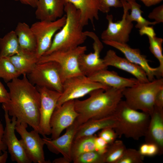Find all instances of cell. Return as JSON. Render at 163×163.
Wrapping results in <instances>:
<instances>
[{
  "mask_svg": "<svg viewBox=\"0 0 163 163\" xmlns=\"http://www.w3.org/2000/svg\"><path fill=\"white\" fill-rule=\"evenodd\" d=\"M10 101L2 104V108L17 121L27 124L40 134L39 128L40 96L37 87L27 75L21 79H14L7 83Z\"/></svg>",
  "mask_w": 163,
  "mask_h": 163,
  "instance_id": "cell-1",
  "label": "cell"
},
{
  "mask_svg": "<svg viewBox=\"0 0 163 163\" xmlns=\"http://www.w3.org/2000/svg\"><path fill=\"white\" fill-rule=\"evenodd\" d=\"M123 89L110 87L94 90L87 98L74 100L75 107L79 114L75 120L79 126L91 119L103 118L113 114L123 97Z\"/></svg>",
  "mask_w": 163,
  "mask_h": 163,
  "instance_id": "cell-2",
  "label": "cell"
},
{
  "mask_svg": "<svg viewBox=\"0 0 163 163\" xmlns=\"http://www.w3.org/2000/svg\"><path fill=\"white\" fill-rule=\"evenodd\" d=\"M64 11L66 16V22L55 34L50 48L43 56L56 51L75 48L84 43L88 37L83 30L84 27L80 21L79 11L72 3L67 2Z\"/></svg>",
  "mask_w": 163,
  "mask_h": 163,
  "instance_id": "cell-3",
  "label": "cell"
},
{
  "mask_svg": "<svg viewBox=\"0 0 163 163\" xmlns=\"http://www.w3.org/2000/svg\"><path fill=\"white\" fill-rule=\"evenodd\" d=\"M113 114L117 119V126L114 129L117 137L124 135L138 140L144 136L150 120L149 114L132 109L125 101L121 100Z\"/></svg>",
  "mask_w": 163,
  "mask_h": 163,
  "instance_id": "cell-4",
  "label": "cell"
},
{
  "mask_svg": "<svg viewBox=\"0 0 163 163\" xmlns=\"http://www.w3.org/2000/svg\"><path fill=\"white\" fill-rule=\"evenodd\" d=\"M162 88L163 79L159 78L148 82H139L131 87L125 88L123 94L129 107L141 110L150 116L154 110L155 96Z\"/></svg>",
  "mask_w": 163,
  "mask_h": 163,
  "instance_id": "cell-5",
  "label": "cell"
},
{
  "mask_svg": "<svg viewBox=\"0 0 163 163\" xmlns=\"http://www.w3.org/2000/svg\"><path fill=\"white\" fill-rule=\"evenodd\" d=\"M87 50L86 46H79L75 48L66 51L58 50L41 57L37 63L53 61L57 63L60 69L62 80L63 82L69 78L83 75L78 64L80 56Z\"/></svg>",
  "mask_w": 163,
  "mask_h": 163,
  "instance_id": "cell-6",
  "label": "cell"
},
{
  "mask_svg": "<svg viewBox=\"0 0 163 163\" xmlns=\"http://www.w3.org/2000/svg\"><path fill=\"white\" fill-rule=\"evenodd\" d=\"M27 77L37 87H45L62 93L63 82L59 64L55 62L37 63Z\"/></svg>",
  "mask_w": 163,
  "mask_h": 163,
  "instance_id": "cell-7",
  "label": "cell"
},
{
  "mask_svg": "<svg viewBox=\"0 0 163 163\" xmlns=\"http://www.w3.org/2000/svg\"><path fill=\"white\" fill-rule=\"evenodd\" d=\"M110 87L90 80L83 75L74 76L64 81L62 90L56 107L67 101L82 97L98 89H106Z\"/></svg>",
  "mask_w": 163,
  "mask_h": 163,
  "instance_id": "cell-8",
  "label": "cell"
},
{
  "mask_svg": "<svg viewBox=\"0 0 163 163\" xmlns=\"http://www.w3.org/2000/svg\"><path fill=\"white\" fill-rule=\"evenodd\" d=\"M28 125L17 121L15 130L20 135L19 140L28 158L34 163H50L46 160L43 147L45 145L40 133L33 129L30 132L27 131Z\"/></svg>",
  "mask_w": 163,
  "mask_h": 163,
  "instance_id": "cell-9",
  "label": "cell"
},
{
  "mask_svg": "<svg viewBox=\"0 0 163 163\" xmlns=\"http://www.w3.org/2000/svg\"><path fill=\"white\" fill-rule=\"evenodd\" d=\"M66 19L65 14L54 21H39L31 25L37 40L36 54L38 59L49 49L55 34L63 26Z\"/></svg>",
  "mask_w": 163,
  "mask_h": 163,
  "instance_id": "cell-10",
  "label": "cell"
},
{
  "mask_svg": "<svg viewBox=\"0 0 163 163\" xmlns=\"http://www.w3.org/2000/svg\"><path fill=\"white\" fill-rule=\"evenodd\" d=\"M120 0L123 9L122 19L117 22H114L112 15L107 14L106 18L108 24L107 28L101 33V38L102 40L127 43L129 40V34L133 26L132 22L126 18L130 6L126 0Z\"/></svg>",
  "mask_w": 163,
  "mask_h": 163,
  "instance_id": "cell-11",
  "label": "cell"
},
{
  "mask_svg": "<svg viewBox=\"0 0 163 163\" xmlns=\"http://www.w3.org/2000/svg\"><path fill=\"white\" fill-rule=\"evenodd\" d=\"M84 33L93 40L94 52L82 54L79 57L78 64L82 74L88 77L101 70L107 69L108 66L103 59L100 58V54L104 46L98 37L92 31H85Z\"/></svg>",
  "mask_w": 163,
  "mask_h": 163,
  "instance_id": "cell-12",
  "label": "cell"
},
{
  "mask_svg": "<svg viewBox=\"0 0 163 163\" xmlns=\"http://www.w3.org/2000/svg\"><path fill=\"white\" fill-rule=\"evenodd\" d=\"M37 87L40 96V134L44 137L51 135V118L61 93L45 87Z\"/></svg>",
  "mask_w": 163,
  "mask_h": 163,
  "instance_id": "cell-13",
  "label": "cell"
},
{
  "mask_svg": "<svg viewBox=\"0 0 163 163\" xmlns=\"http://www.w3.org/2000/svg\"><path fill=\"white\" fill-rule=\"evenodd\" d=\"M79 115L75 109L74 100L67 101L56 107L50 123L51 138L54 139L60 136L65 129L73 123Z\"/></svg>",
  "mask_w": 163,
  "mask_h": 163,
  "instance_id": "cell-14",
  "label": "cell"
},
{
  "mask_svg": "<svg viewBox=\"0 0 163 163\" xmlns=\"http://www.w3.org/2000/svg\"><path fill=\"white\" fill-rule=\"evenodd\" d=\"M4 111L5 126L3 139L11 160L18 163H32L26 155L20 140L15 135L16 118L13 116L11 119L8 112L6 110Z\"/></svg>",
  "mask_w": 163,
  "mask_h": 163,
  "instance_id": "cell-15",
  "label": "cell"
},
{
  "mask_svg": "<svg viewBox=\"0 0 163 163\" xmlns=\"http://www.w3.org/2000/svg\"><path fill=\"white\" fill-rule=\"evenodd\" d=\"M79 126L75 121L67 128L65 133L54 139L47 137L43 138L49 150L56 154H61L69 163L72 161L71 150L75 136Z\"/></svg>",
  "mask_w": 163,
  "mask_h": 163,
  "instance_id": "cell-16",
  "label": "cell"
},
{
  "mask_svg": "<svg viewBox=\"0 0 163 163\" xmlns=\"http://www.w3.org/2000/svg\"><path fill=\"white\" fill-rule=\"evenodd\" d=\"M102 42L104 44L119 50L129 61L140 66L145 72L149 81L155 79V76L158 77V67H151L146 56L141 53L139 49L132 48L127 43L108 40H102Z\"/></svg>",
  "mask_w": 163,
  "mask_h": 163,
  "instance_id": "cell-17",
  "label": "cell"
},
{
  "mask_svg": "<svg viewBox=\"0 0 163 163\" xmlns=\"http://www.w3.org/2000/svg\"><path fill=\"white\" fill-rule=\"evenodd\" d=\"M103 59L108 67L113 66L127 72L133 75L140 83L149 82L145 72L140 66L118 56L113 50H108Z\"/></svg>",
  "mask_w": 163,
  "mask_h": 163,
  "instance_id": "cell-18",
  "label": "cell"
},
{
  "mask_svg": "<svg viewBox=\"0 0 163 163\" xmlns=\"http://www.w3.org/2000/svg\"><path fill=\"white\" fill-rule=\"evenodd\" d=\"M149 124L144 136L146 143H153L158 148L159 154L163 152V109L154 107Z\"/></svg>",
  "mask_w": 163,
  "mask_h": 163,
  "instance_id": "cell-19",
  "label": "cell"
},
{
  "mask_svg": "<svg viewBox=\"0 0 163 163\" xmlns=\"http://www.w3.org/2000/svg\"><path fill=\"white\" fill-rule=\"evenodd\" d=\"M65 0H37L35 15L39 21H53L63 15Z\"/></svg>",
  "mask_w": 163,
  "mask_h": 163,
  "instance_id": "cell-20",
  "label": "cell"
},
{
  "mask_svg": "<svg viewBox=\"0 0 163 163\" xmlns=\"http://www.w3.org/2000/svg\"><path fill=\"white\" fill-rule=\"evenodd\" d=\"M88 77L92 81L118 89L131 87L140 82L136 78L123 77L115 72L107 69L98 71Z\"/></svg>",
  "mask_w": 163,
  "mask_h": 163,
  "instance_id": "cell-21",
  "label": "cell"
},
{
  "mask_svg": "<svg viewBox=\"0 0 163 163\" xmlns=\"http://www.w3.org/2000/svg\"><path fill=\"white\" fill-rule=\"evenodd\" d=\"M117 119L113 114L102 118L89 120L78 127L74 140L87 136H92L99 130L110 128L114 129Z\"/></svg>",
  "mask_w": 163,
  "mask_h": 163,
  "instance_id": "cell-22",
  "label": "cell"
},
{
  "mask_svg": "<svg viewBox=\"0 0 163 163\" xmlns=\"http://www.w3.org/2000/svg\"><path fill=\"white\" fill-rule=\"evenodd\" d=\"M73 4L80 12V21L84 27L90 22L94 27V21L99 17V0H65Z\"/></svg>",
  "mask_w": 163,
  "mask_h": 163,
  "instance_id": "cell-23",
  "label": "cell"
},
{
  "mask_svg": "<svg viewBox=\"0 0 163 163\" xmlns=\"http://www.w3.org/2000/svg\"><path fill=\"white\" fill-rule=\"evenodd\" d=\"M17 37L21 51L36 54L37 42L30 27L25 22H19L14 30Z\"/></svg>",
  "mask_w": 163,
  "mask_h": 163,
  "instance_id": "cell-24",
  "label": "cell"
},
{
  "mask_svg": "<svg viewBox=\"0 0 163 163\" xmlns=\"http://www.w3.org/2000/svg\"><path fill=\"white\" fill-rule=\"evenodd\" d=\"M8 57L21 75L29 73L39 60L36 54L27 53L21 50L19 53Z\"/></svg>",
  "mask_w": 163,
  "mask_h": 163,
  "instance_id": "cell-25",
  "label": "cell"
},
{
  "mask_svg": "<svg viewBox=\"0 0 163 163\" xmlns=\"http://www.w3.org/2000/svg\"><path fill=\"white\" fill-rule=\"evenodd\" d=\"M21 51L18 38L14 30L0 38V56L9 57Z\"/></svg>",
  "mask_w": 163,
  "mask_h": 163,
  "instance_id": "cell-26",
  "label": "cell"
},
{
  "mask_svg": "<svg viewBox=\"0 0 163 163\" xmlns=\"http://www.w3.org/2000/svg\"><path fill=\"white\" fill-rule=\"evenodd\" d=\"M94 135L82 137L73 141L71 150L72 161L81 155L95 150Z\"/></svg>",
  "mask_w": 163,
  "mask_h": 163,
  "instance_id": "cell-27",
  "label": "cell"
},
{
  "mask_svg": "<svg viewBox=\"0 0 163 163\" xmlns=\"http://www.w3.org/2000/svg\"><path fill=\"white\" fill-rule=\"evenodd\" d=\"M125 0L129 5L130 10L131 11L130 14L129 12L127 14V18L132 22L133 21L136 22L135 25L136 28L139 29L144 26L155 25L157 24L155 21H150L142 17V14L143 12L141 10V5L137 3L136 0Z\"/></svg>",
  "mask_w": 163,
  "mask_h": 163,
  "instance_id": "cell-28",
  "label": "cell"
},
{
  "mask_svg": "<svg viewBox=\"0 0 163 163\" xmlns=\"http://www.w3.org/2000/svg\"><path fill=\"white\" fill-rule=\"evenodd\" d=\"M126 149L122 141L116 140L109 145L105 154V163H118Z\"/></svg>",
  "mask_w": 163,
  "mask_h": 163,
  "instance_id": "cell-29",
  "label": "cell"
},
{
  "mask_svg": "<svg viewBox=\"0 0 163 163\" xmlns=\"http://www.w3.org/2000/svg\"><path fill=\"white\" fill-rule=\"evenodd\" d=\"M20 75L8 57L0 56V78L8 83Z\"/></svg>",
  "mask_w": 163,
  "mask_h": 163,
  "instance_id": "cell-30",
  "label": "cell"
},
{
  "mask_svg": "<svg viewBox=\"0 0 163 163\" xmlns=\"http://www.w3.org/2000/svg\"><path fill=\"white\" fill-rule=\"evenodd\" d=\"M149 43V49L151 53L158 60L159 66L158 67V78L163 76V55L162 44L163 39L156 36L148 37Z\"/></svg>",
  "mask_w": 163,
  "mask_h": 163,
  "instance_id": "cell-31",
  "label": "cell"
},
{
  "mask_svg": "<svg viewBox=\"0 0 163 163\" xmlns=\"http://www.w3.org/2000/svg\"><path fill=\"white\" fill-rule=\"evenodd\" d=\"M74 163H105V154L94 150L84 153L72 161Z\"/></svg>",
  "mask_w": 163,
  "mask_h": 163,
  "instance_id": "cell-32",
  "label": "cell"
},
{
  "mask_svg": "<svg viewBox=\"0 0 163 163\" xmlns=\"http://www.w3.org/2000/svg\"><path fill=\"white\" fill-rule=\"evenodd\" d=\"M144 157L139 150L133 149H126L118 163H142Z\"/></svg>",
  "mask_w": 163,
  "mask_h": 163,
  "instance_id": "cell-33",
  "label": "cell"
},
{
  "mask_svg": "<svg viewBox=\"0 0 163 163\" xmlns=\"http://www.w3.org/2000/svg\"><path fill=\"white\" fill-rule=\"evenodd\" d=\"M123 7L120 0H99V11L104 13H107L111 7L115 8Z\"/></svg>",
  "mask_w": 163,
  "mask_h": 163,
  "instance_id": "cell-34",
  "label": "cell"
},
{
  "mask_svg": "<svg viewBox=\"0 0 163 163\" xmlns=\"http://www.w3.org/2000/svg\"><path fill=\"white\" fill-rule=\"evenodd\" d=\"M98 134V136L104 140L109 145L113 143L117 137L113 129L108 128L103 129Z\"/></svg>",
  "mask_w": 163,
  "mask_h": 163,
  "instance_id": "cell-35",
  "label": "cell"
},
{
  "mask_svg": "<svg viewBox=\"0 0 163 163\" xmlns=\"http://www.w3.org/2000/svg\"><path fill=\"white\" fill-rule=\"evenodd\" d=\"M150 19L155 20L157 24L163 22V5H160L155 8L148 15Z\"/></svg>",
  "mask_w": 163,
  "mask_h": 163,
  "instance_id": "cell-36",
  "label": "cell"
},
{
  "mask_svg": "<svg viewBox=\"0 0 163 163\" xmlns=\"http://www.w3.org/2000/svg\"><path fill=\"white\" fill-rule=\"evenodd\" d=\"M95 151L101 154H105L109 145L101 138L95 136Z\"/></svg>",
  "mask_w": 163,
  "mask_h": 163,
  "instance_id": "cell-37",
  "label": "cell"
},
{
  "mask_svg": "<svg viewBox=\"0 0 163 163\" xmlns=\"http://www.w3.org/2000/svg\"><path fill=\"white\" fill-rule=\"evenodd\" d=\"M10 101L9 92L0 81V103H7Z\"/></svg>",
  "mask_w": 163,
  "mask_h": 163,
  "instance_id": "cell-38",
  "label": "cell"
},
{
  "mask_svg": "<svg viewBox=\"0 0 163 163\" xmlns=\"http://www.w3.org/2000/svg\"><path fill=\"white\" fill-rule=\"evenodd\" d=\"M139 34L141 36L146 35L148 37H152L156 36L153 26H145L142 27L139 30Z\"/></svg>",
  "mask_w": 163,
  "mask_h": 163,
  "instance_id": "cell-39",
  "label": "cell"
},
{
  "mask_svg": "<svg viewBox=\"0 0 163 163\" xmlns=\"http://www.w3.org/2000/svg\"><path fill=\"white\" fill-rule=\"evenodd\" d=\"M154 107L163 109V88L157 92L154 100Z\"/></svg>",
  "mask_w": 163,
  "mask_h": 163,
  "instance_id": "cell-40",
  "label": "cell"
},
{
  "mask_svg": "<svg viewBox=\"0 0 163 163\" xmlns=\"http://www.w3.org/2000/svg\"><path fill=\"white\" fill-rule=\"evenodd\" d=\"M5 128L0 120V155L6 151L7 147L4 142L3 139Z\"/></svg>",
  "mask_w": 163,
  "mask_h": 163,
  "instance_id": "cell-41",
  "label": "cell"
},
{
  "mask_svg": "<svg viewBox=\"0 0 163 163\" xmlns=\"http://www.w3.org/2000/svg\"><path fill=\"white\" fill-rule=\"evenodd\" d=\"M148 144L146 156H153L159 154V151L158 146L153 143Z\"/></svg>",
  "mask_w": 163,
  "mask_h": 163,
  "instance_id": "cell-42",
  "label": "cell"
},
{
  "mask_svg": "<svg viewBox=\"0 0 163 163\" xmlns=\"http://www.w3.org/2000/svg\"><path fill=\"white\" fill-rule=\"evenodd\" d=\"M147 7L156 5L161 2L163 0H140Z\"/></svg>",
  "mask_w": 163,
  "mask_h": 163,
  "instance_id": "cell-43",
  "label": "cell"
},
{
  "mask_svg": "<svg viewBox=\"0 0 163 163\" xmlns=\"http://www.w3.org/2000/svg\"><path fill=\"white\" fill-rule=\"evenodd\" d=\"M21 2L23 4L29 5L32 7H36L37 0H15Z\"/></svg>",
  "mask_w": 163,
  "mask_h": 163,
  "instance_id": "cell-44",
  "label": "cell"
},
{
  "mask_svg": "<svg viewBox=\"0 0 163 163\" xmlns=\"http://www.w3.org/2000/svg\"><path fill=\"white\" fill-rule=\"evenodd\" d=\"M8 157V154L6 151L0 155V163H5L6 162Z\"/></svg>",
  "mask_w": 163,
  "mask_h": 163,
  "instance_id": "cell-45",
  "label": "cell"
},
{
  "mask_svg": "<svg viewBox=\"0 0 163 163\" xmlns=\"http://www.w3.org/2000/svg\"><path fill=\"white\" fill-rule=\"evenodd\" d=\"M53 163H69V162L63 157L55 159Z\"/></svg>",
  "mask_w": 163,
  "mask_h": 163,
  "instance_id": "cell-46",
  "label": "cell"
}]
</instances>
